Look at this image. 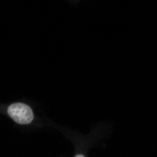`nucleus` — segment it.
Instances as JSON below:
<instances>
[{"mask_svg":"<svg viewBox=\"0 0 157 157\" xmlns=\"http://www.w3.org/2000/svg\"><path fill=\"white\" fill-rule=\"evenodd\" d=\"M8 113L10 117L19 124H28L34 119L32 109L22 103H15L10 105Z\"/></svg>","mask_w":157,"mask_h":157,"instance_id":"nucleus-1","label":"nucleus"}]
</instances>
